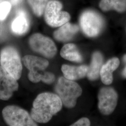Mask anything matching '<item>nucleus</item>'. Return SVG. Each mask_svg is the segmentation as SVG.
I'll list each match as a JSON object with an SVG mask.
<instances>
[{
  "label": "nucleus",
  "instance_id": "obj_7",
  "mask_svg": "<svg viewBox=\"0 0 126 126\" xmlns=\"http://www.w3.org/2000/svg\"><path fill=\"white\" fill-rule=\"evenodd\" d=\"M81 29L87 36L95 37L101 32L104 26L102 17L94 11L88 10L83 12L79 18Z\"/></svg>",
  "mask_w": 126,
  "mask_h": 126
},
{
  "label": "nucleus",
  "instance_id": "obj_6",
  "mask_svg": "<svg viewBox=\"0 0 126 126\" xmlns=\"http://www.w3.org/2000/svg\"><path fill=\"white\" fill-rule=\"evenodd\" d=\"M63 5L58 0L48 1L44 11V18L46 23L51 27H59L68 22L70 14L63 11Z\"/></svg>",
  "mask_w": 126,
  "mask_h": 126
},
{
  "label": "nucleus",
  "instance_id": "obj_2",
  "mask_svg": "<svg viewBox=\"0 0 126 126\" xmlns=\"http://www.w3.org/2000/svg\"><path fill=\"white\" fill-rule=\"evenodd\" d=\"M22 60L24 66L29 70L28 77L32 82L36 83L42 81L47 84L54 82L55 80L54 74L45 72L49 64L47 59L28 55L24 56Z\"/></svg>",
  "mask_w": 126,
  "mask_h": 126
},
{
  "label": "nucleus",
  "instance_id": "obj_12",
  "mask_svg": "<svg viewBox=\"0 0 126 126\" xmlns=\"http://www.w3.org/2000/svg\"><path fill=\"white\" fill-rule=\"evenodd\" d=\"M79 30V28L78 25L67 22L55 31L53 36L56 40L66 42L72 40Z\"/></svg>",
  "mask_w": 126,
  "mask_h": 126
},
{
  "label": "nucleus",
  "instance_id": "obj_4",
  "mask_svg": "<svg viewBox=\"0 0 126 126\" xmlns=\"http://www.w3.org/2000/svg\"><path fill=\"white\" fill-rule=\"evenodd\" d=\"M0 65L18 80L22 74L23 65L20 54L12 46H7L0 52Z\"/></svg>",
  "mask_w": 126,
  "mask_h": 126
},
{
  "label": "nucleus",
  "instance_id": "obj_13",
  "mask_svg": "<svg viewBox=\"0 0 126 126\" xmlns=\"http://www.w3.org/2000/svg\"><path fill=\"white\" fill-rule=\"evenodd\" d=\"M120 64V60L117 58L109 60L101 67L100 75L101 81L104 84L109 85L113 81V72L116 70Z\"/></svg>",
  "mask_w": 126,
  "mask_h": 126
},
{
  "label": "nucleus",
  "instance_id": "obj_10",
  "mask_svg": "<svg viewBox=\"0 0 126 126\" xmlns=\"http://www.w3.org/2000/svg\"><path fill=\"white\" fill-rule=\"evenodd\" d=\"M17 80L0 65V100H9L12 97L14 93L18 90L19 84Z\"/></svg>",
  "mask_w": 126,
  "mask_h": 126
},
{
  "label": "nucleus",
  "instance_id": "obj_15",
  "mask_svg": "<svg viewBox=\"0 0 126 126\" xmlns=\"http://www.w3.org/2000/svg\"><path fill=\"white\" fill-rule=\"evenodd\" d=\"M103 61L102 55L99 52H95L93 55L91 63L87 73V76L91 80H96L99 78Z\"/></svg>",
  "mask_w": 126,
  "mask_h": 126
},
{
  "label": "nucleus",
  "instance_id": "obj_11",
  "mask_svg": "<svg viewBox=\"0 0 126 126\" xmlns=\"http://www.w3.org/2000/svg\"><path fill=\"white\" fill-rule=\"evenodd\" d=\"M29 28L30 21L26 12L23 9L19 10L11 24L12 32L16 35L22 36L27 33Z\"/></svg>",
  "mask_w": 126,
  "mask_h": 126
},
{
  "label": "nucleus",
  "instance_id": "obj_20",
  "mask_svg": "<svg viewBox=\"0 0 126 126\" xmlns=\"http://www.w3.org/2000/svg\"><path fill=\"white\" fill-rule=\"evenodd\" d=\"M91 125L90 120L87 118H82L71 126H89Z\"/></svg>",
  "mask_w": 126,
  "mask_h": 126
},
{
  "label": "nucleus",
  "instance_id": "obj_22",
  "mask_svg": "<svg viewBox=\"0 0 126 126\" xmlns=\"http://www.w3.org/2000/svg\"><path fill=\"white\" fill-rule=\"evenodd\" d=\"M123 60H124V62L126 63V66L124 68V69L123 70L122 73V76L124 77V78H126V55H125L123 57Z\"/></svg>",
  "mask_w": 126,
  "mask_h": 126
},
{
  "label": "nucleus",
  "instance_id": "obj_21",
  "mask_svg": "<svg viewBox=\"0 0 126 126\" xmlns=\"http://www.w3.org/2000/svg\"><path fill=\"white\" fill-rule=\"evenodd\" d=\"M23 0H10L11 3V4L13 5H17L19 4Z\"/></svg>",
  "mask_w": 126,
  "mask_h": 126
},
{
  "label": "nucleus",
  "instance_id": "obj_19",
  "mask_svg": "<svg viewBox=\"0 0 126 126\" xmlns=\"http://www.w3.org/2000/svg\"><path fill=\"white\" fill-rule=\"evenodd\" d=\"M12 4L8 1H3L0 3V20L3 21L7 18L10 10Z\"/></svg>",
  "mask_w": 126,
  "mask_h": 126
},
{
  "label": "nucleus",
  "instance_id": "obj_16",
  "mask_svg": "<svg viewBox=\"0 0 126 126\" xmlns=\"http://www.w3.org/2000/svg\"><path fill=\"white\" fill-rule=\"evenodd\" d=\"M61 56L68 60L80 63L83 59L76 46L73 44L64 45L60 51Z\"/></svg>",
  "mask_w": 126,
  "mask_h": 126
},
{
  "label": "nucleus",
  "instance_id": "obj_1",
  "mask_svg": "<svg viewBox=\"0 0 126 126\" xmlns=\"http://www.w3.org/2000/svg\"><path fill=\"white\" fill-rule=\"evenodd\" d=\"M63 103L57 94L44 93L38 95L33 103L31 115L39 123H46L62 109Z\"/></svg>",
  "mask_w": 126,
  "mask_h": 126
},
{
  "label": "nucleus",
  "instance_id": "obj_18",
  "mask_svg": "<svg viewBox=\"0 0 126 126\" xmlns=\"http://www.w3.org/2000/svg\"><path fill=\"white\" fill-rule=\"evenodd\" d=\"M34 14L38 17L42 16L45 10L48 0H27Z\"/></svg>",
  "mask_w": 126,
  "mask_h": 126
},
{
  "label": "nucleus",
  "instance_id": "obj_17",
  "mask_svg": "<svg viewBox=\"0 0 126 126\" xmlns=\"http://www.w3.org/2000/svg\"><path fill=\"white\" fill-rule=\"evenodd\" d=\"M99 6L104 11L113 9L122 13L126 10V0H100Z\"/></svg>",
  "mask_w": 126,
  "mask_h": 126
},
{
  "label": "nucleus",
  "instance_id": "obj_5",
  "mask_svg": "<svg viewBox=\"0 0 126 126\" xmlns=\"http://www.w3.org/2000/svg\"><path fill=\"white\" fill-rule=\"evenodd\" d=\"M2 115L5 122L9 126H37L27 111L16 106L5 107L2 110Z\"/></svg>",
  "mask_w": 126,
  "mask_h": 126
},
{
  "label": "nucleus",
  "instance_id": "obj_9",
  "mask_svg": "<svg viewBox=\"0 0 126 126\" xmlns=\"http://www.w3.org/2000/svg\"><path fill=\"white\" fill-rule=\"evenodd\" d=\"M98 108L100 113L108 115L113 113L116 107L118 94L110 87L102 88L98 94Z\"/></svg>",
  "mask_w": 126,
  "mask_h": 126
},
{
  "label": "nucleus",
  "instance_id": "obj_3",
  "mask_svg": "<svg viewBox=\"0 0 126 126\" xmlns=\"http://www.w3.org/2000/svg\"><path fill=\"white\" fill-rule=\"evenodd\" d=\"M55 91L63 105L69 108L75 106L77 99L82 93L81 87L77 83L62 77L59 78Z\"/></svg>",
  "mask_w": 126,
  "mask_h": 126
},
{
  "label": "nucleus",
  "instance_id": "obj_14",
  "mask_svg": "<svg viewBox=\"0 0 126 126\" xmlns=\"http://www.w3.org/2000/svg\"><path fill=\"white\" fill-rule=\"evenodd\" d=\"M61 70L65 78L69 80H74L86 76L88 71V67L85 65L74 66L63 64Z\"/></svg>",
  "mask_w": 126,
  "mask_h": 126
},
{
  "label": "nucleus",
  "instance_id": "obj_8",
  "mask_svg": "<svg viewBox=\"0 0 126 126\" xmlns=\"http://www.w3.org/2000/svg\"><path fill=\"white\" fill-rule=\"evenodd\" d=\"M29 45L33 51L48 59L56 55L57 48L54 42L50 38L40 33L32 35L29 39Z\"/></svg>",
  "mask_w": 126,
  "mask_h": 126
}]
</instances>
